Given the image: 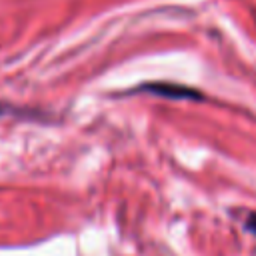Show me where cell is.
Here are the masks:
<instances>
[{
	"label": "cell",
	"instance_id": "cell-1",
	"mask_svg": "<svg viewBox=\"0 0 256 256\" xmlns=\"http://www.w3.org/2000/svg\"><path fill=\"white\" fill-rule=\"evenodd\" d=\"M138 90L142 92H150V94H156V96H162V98H178V100H186V98H202L196 90L192 88H186V86H178V84H166V82H154V84H144L140 86Z\"/></svg>",
	"mask_w": 256,
	"mask_h": 256
},
{
	"label": "cell",
	"instance_id": "cell-2",
	"mask_svg": "<svg viewBox=\"0 0 256 256\" xmlns=\"http://www.w3.org/2000/svg\"><path fill=\"white\" fill-rule=\"evenodd\" d=\"M248 228H250V230L256 234V216H252V218L248 220Z\"/></svg>",
	"mask_w": 256,
	"mask_h": 256
}]
</instances>
